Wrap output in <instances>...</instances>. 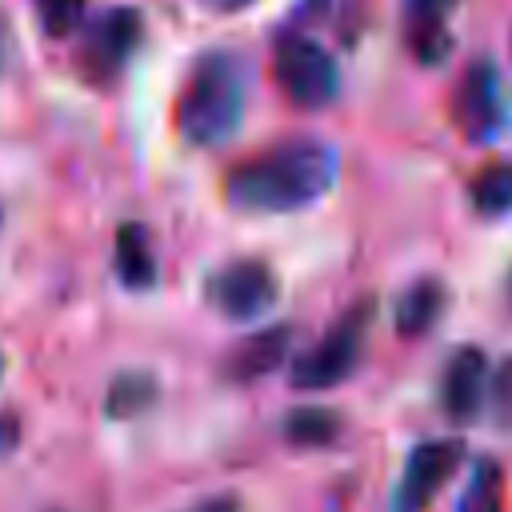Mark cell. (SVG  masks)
<instances>
[{"label":"cell","instance_id":"4","mask_svg":"<svg viewBox=\"0 0 512 512\" xmlns=\"http://www.w3.org/2000/svg\"><path fill=\"white\" fill-rule=\"evenodd\" d=\"M144 40V16L140 8H100L96 16L84 20L80 40H76V68L88 84H116L128 60L136 56Z\"/></svg>","mask_w":512,"mask_h":512},{"label":"cell","instance_id":"19","mask_svg":"<svg viewBox=\"0 0 512 512\" xmlns=\"http://www.w3.org/2000/svg\"><path fill=\"white\" fill-rule=\"evenodd\" d=\"M184 512H240V500L232 492H216V496H208V500H200V504H192Z\"/></svg>","mask_w":512,"mask_h":512},{"label":"cell","instance_id":"17","mask_svg":"<svg viewBox=\"0 0 512 512\" xmlns=\"http://www.w3.org/2000/svg\"><path fill=\"white\" fill-rule=\"evenodd\" d=\"M456 512H504V472L496 460H480L472 468Z\"/></svg>","mask_w":512,"mask_h":512},{"label":"cell","instance_id":"9","mask_svg":"<svg viewBox=\"0 0 512 512\" xmlns=\"http://www.w3.org/2000/svg\"><path fill=\"white\" fill-rule=\"evenodd\" d=\"M484 380H488V360L480 348H456L444 364L440 376V408L452 424L476 420L484 404Z\"/></svg>","mask_w":512,"mask_h":512},{"label":"cell","instance_id":"11","mask_svg":"<svg viewBox=\"0 0 512 512\" xmlns=\"http://www.w3.org/2000/svg\"><path fill=\"white\" fill-rule=\"evenodd\" d=\"M460 0H404V40L420 64H440L452 48L448 16Z\"/></svg>","mask_w":512,"mask_h":512},{"label":"cell","instance_id":"13","mask_svg":"<svg viewBox=\"0 0 512 512\" xmlns=\"http://www.w3.org/2000/svg\"><path fill=\"white\" fill-rule=\"evenodd\" d=\"M444 304H448V292H444V284L436 276H424V280L408 284L400 292V300H396V328H400V336H424L440 320Z\"/></svg>","mask_w":512,"mask_h":512},{"label":"cell","instance_id":"15","mask_svg":"<svg viewBox=\"0 0 512 512\" xmlns=\"http://www.w3.org/2000/svg\"><path fill=\"white\" fill-rule=\"evenodd\" d=\"M468 200L480 216H508L512 212V160H496L480 168L468 184Z\"/></svg>","mask_w":512,"mask_h":512},{"label":"cell","instance_id":"5","mask_svg":"<svg viewBox=\"0 0 512 512\" xmlns=\"http://www.w3.org/2000/svg\"><path fill=\"white\" fill-rule=\"evenodd\" d=\"M272 76L276 88L296 104V108H324L340 92V72L328 48L304 32H288L272 48Z\"/></svg>","mask_w":512,"mask_h":512},{"label":"cell","instance_id":"6","mask_svg":"<svg viewBox=\"0 0 512 512\" xmlns=\"http://www.w3.org/2000/svg\"><path fill=\"white\" fill-rule=\"evenodd\" d=\"M448 112H452V124H456V132L464 140H472V144L496 140L508 128V112H512V100H508L500 68L488 64V60L468 64L464 76L452 88Z\"/></svg>","mask_w":512,"mask_h":512},{"label":"cell","instance_id":"22","mask_svg":"<svg viewBox=\"0 0 512 512\" xmlns=\"http://www.w3.org/2000/svg\"><path fill=\"white\" fill-rule=\"evenodd\" d=\"M8 52H12V24H8V12L0 8V72L8 64Z\"/></svg>","mask_w":512,"mask_h":512},{"label":"cell","instance_id":"8","mask_svg":"<svg viewBox=\"0 0 512 512\" xmlns=\"http://www.w3.org/2000/svg\"><path fill=\"white\" fill-rule=\"evenodd\" d=\"M460 460H464V440H456V436L416 444L408 452L404 476L396 484L392 512H424L436 500V492L452 480V472L460 468Z\"/></svg>","mask_w":512,"mask_h":512},{"label":"cell","instance_id":"20","mask_svg":"<svg viewBox=\"0 0 512 512\" xmlns=\"http://www.w3.org/2000/svg\"><path fill=\"white\" fill-rule=\"evenodd\" d=\"M20 444V420L12 412H0V456H8Z\"/></svg>","mask_w":512,"mask_h":512},{"label":"cell","instance_id":"7","mask_svg":"<svg viewBox=\"0 0 512 512\" xmlns=\"http://www.w3.org/2000/svg\"><path fill=\"white\" fill-rule=\"evenodd\" d=\"M208 304L224 316V320H260L276 296H280V280L272 272V264L264 260H228L224 268H216L204 284Z\"/></svg>","mask_w":512,"mask_h":512},{"label":"cell","instance_id":"23","mask_svg":"<svg viewBox=\"0 0 512 512\" xmlns=\"http://www.w3.org/2000/svg\"><path fill=\"white\" fill-rule=\"evenodd\" d=\"M508 296H512V276H508Z\"/></svg>","mask_w":512,"mask_h":512},{"label":"cell","instance_id":"24","mask_svg":"<svg viewBox=\"0 0 512 512\" xmlns=\"http://www.w3.org/2000/svg\"><path fill=\"white\" fill-rule=\"evenodd\" d=\"M0 372H4V356H0Z\"/></svg>","mask_w":512,"mask_h":512},{"label":"cell","instance_id":"10","mask_svg":"<svg viewBox=\"0 0 512 512\" xmlns=\"http://www.w3.org/2000/svg\"><path fill=\"white\" fill-rule=\"evenodd\" d=\"M292 352V328L288 324H276V328H260L252 336H244L220 364L224 380L228 384H252V380H264L272 376L276 368H284Z\"/></svg>","mask_w":512,"mask_h":512},{"label":"cell","instance_id":"16","mask_svg":"<svg viewBox=\"0 0 512 512\" xmlns=\"http://www.w3.org/2000/svg\"><path fill=\"white\" fill-rule=\"evenodd\" d=\"M284 436L296 448H324V444H332L340 436V416L332 408H320V404L292 408L288 420H284Z\"/></svg>","mask_w":512,"mask_h":512},{"label":"cell","instance_id":"2","mask_svg":"<svg viewBox=\"0 0 512 512\" xmlns=\"http://www.w3.org/2000/svg\"><path fill=\"white\" fill-rule=\"evenodd\" d=\"M248 60L216 48L204 52L188 80L184 92L176 100V128L188 144L196 148H216L224 140L236 136L240 120H244V104H248Z\"/></svg>","mask_w":512,"mask_h":512},{"label":"cell","instance_id":"18","mask_svg":"<svg viewBox=\"0 0 512 512\" xmlns=\"http://www.w3.org/2000/svg\"><path fill=\"white\" fill-rule=\"evenodd\" d=\"M36 16L48 36H68L84 16V0H36Z\"/></svg>","mask_w":512,"mask_h":512},{"label":"cell","instance_id":"12","mask_svg":"<svg viewBox=\"0 0 512 512\" xmlns=\"http://www.w3.org/2000/svg\"><path fill=\"white\" fill-rule=\"evenodd\" d=\"M116 276L132 292H148L156 284L160 268H156L152 236H148L144 224H120V232H116Z\"/></svg>","mask_w":512,"mask_h":512},{"label":"cell","instance_id":"3","mask_svg":"<svg viewBox=\"0 0 512 512\" xmlns=\"http://www.w3.org/2000/svg\"><path fill=\"white\" fill-rule=\"evenodd\" d=\"M372 300H356L324 336L320 344H312L296 364H292V388L300 392H324L336 388L340 380H348L364 356L368 344V328H372Z\"/></svg>","mask_w":512,"mask_h":512},{"label":"cell","instance_id":"14","mask_svg":"<svg viewBox=\"0 0 512 512\" xmlns=\"http://www.w3.org/2000/svg\"><path fill=\"white\" fill-rule=\"evenodd\" d=\"M156 396H160L156 376L128 368V372H120V376L112 380L108 400H104V412H108L112 420H136V416H144V412L156 404Z\"/></svg>","mask_w":512,"mask_h":512},{"label":"cell","instance_id":"21","mask_svg":"<svg viewBox=\"0 0 512 512\" xmlns=\"http://www.w3.org/2000/svg\"><path fill=\"white\" fill-rule=\"evenodd\" d=\"M204 12H216V16H232V12H244V8H252L256 0H196Z\"/></svg>","mask_w":512,"mask_h":512},{"label":"cell","instance_id":"1","mask_svg":"<svg viewBox=\"0 0 512 512\" xmlns=\"http://www.w3.org/2000/svg\"><path fill=\"white\" fill-rule=\"evenodd\" d=\"M336 148L324 140H280L248 160H240L228 180L224 196L240 212H300L332 192L336 184Z\"/></svg>","mask_w":512,"mask_h":512}]
</instances>
